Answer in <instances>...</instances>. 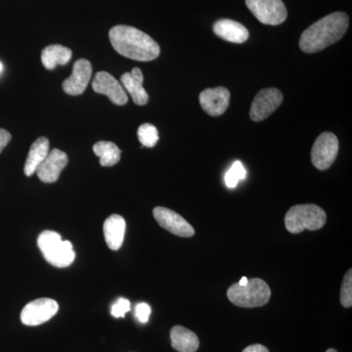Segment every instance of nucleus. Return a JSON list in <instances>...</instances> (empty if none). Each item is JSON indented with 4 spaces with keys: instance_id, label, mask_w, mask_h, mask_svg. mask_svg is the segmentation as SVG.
Masks as SVG:
<instances>
[{
    "instance_id": "nucleus-19",
    "label": "nucleus",
    "mask_w": 352,
    "mask_h": 352,
    "mask_svg": "<svg viewBox=\"0 0 352 352\" xmlns=\"http://www.w3.org/2000/svg\"><path fill=\"white\" fill-rule=\"evenodd\" d=\"M50 143L46 138H39L32 143L27 160H25L24 173L27 176L36 173L39 164L50 154Z\"/></svg>"
},
{
    "instance_id": "nucleus-6",
    "label": "nucleus",
    "mask_w": 352,
    "mask_h": 352,
    "mask_svg": "<svg viewBox=\"0 0 352 352\" xmlns=\"http://www.w3.org/2000/svg\"><path fill=\"white\" fill-rule=\"evenodd\" d=\"M245 4L254 17L264 25H280L288 17L282 0H245Z\"/></svg>"
},
{
    "instance_id": "nucleus-2",
    "label": "nucleus",
    "mask_w": 352,
    "mask_h": 352,
    "mask_svg": "<svg viewBox=\"0 0 352 352\" xmlns=\"http://www.w3.org/2000/svg\"><path fill=\"white\" fill-rule=\"evenodd\" d=\"M349 16L344 12L329 14L307 28L300 38V48L312 54L339 41L349 29Z\"/></svg>"
},
{
    "instance_id": "nucleus-8",
    "label": "nucleus",
    "mask_w": 352,
    "mask_h": 352,
    "mask_svg": "<svg viewBox=\"0 0 352 352\" xmlns=\"http://www.w3.org/2000/svg\"><path fill=\"white\" fill-rule=\"evenodd\" d=\"M59 305L52 298H38L28 303L21 312V321L27 326H38L56 315Z\"/></svg>"
},
{
    "instance_id": "nucleus-11",
    "label": "nucleus",
    "mask_w": 352,
    "mask_h": 352,
    "mask_svg": "<svg viewBox=\"0 0 352 352\" xmlns=\"http://www.w3.org/2000/svg\"><path fill=\"white\" fill-rule=\"evenodd\" d=\"M92 88L96 94L106 95L116 105H126L129 98L122 83L107 72H98L95 76Z\"/></svg>"
},
{
    "instance_id": "nucleus-7",
    "label": "nucleus",
    "mask_w": 352,
    "mask_h": 352,
    "mask_svg": "<svg viewBox=\"0 0 352 352\" xmlns=\"http://www.w3.org/2000/svg\"><path fill=\"white\" fill-rule=\"evenodd\" d=\"M339 140L332 132H323L315 140L311 150V161L315 168L328 170L337 159Z\"/></svg>"
},
{
    "instance_id": "nucleus-3",
    "label": "nucleus",
    "mask_w": 352,
    "mask_h": 352,
    "mask_svg": "<svg viewBox=\"0 0 352 352\" xmlns=\"http://www.w3.org/2000/svg\"><path fill=\"white\" fill-rule=\"evenodd\" d=\"M38 245L47 263L56 267H68L76 258L73 245L62 240L61 235L54 231L45 230L39 234Z\"/></svg>"
},
{
    "instance_id": "nucleus-13",
    "label": "nucleus",
    "mask_w": 352,
    "mask_h": 352,
    "mask_svg": "<svg viewBox=\"0 0 352 352\" xmlns=\"http://www.w3.org/2000/svg\"><path fill=\"white\" fill-rule=\"evenodd\" d=\"M92 76L91 63L87 59H80L73 66L71 76L64 80L63 90L69 95L82 94L87 89L88 82Z\"/></svg>"
},
{
    "instance_id": "nucleus-27",
    "label": "nucleus",
    "mask_w": 352,
    "mask_h": 352,
    "mask_svg": "<svg viewBox=\"0 0 352 352\" xmlns=\"http://www.w3.org/2000/svg\"><path fill=\"white\" fill-rule=\"evenodd\" d=\"M11 134L6 129H0V153L3 151L4 148L10 142Z\"/></svg>"
},
{
    "instance_id": "nucleus-30",
    "label": "nucleus",
    "mask_w": 352,
    "mask_h": 352,
    "mask_svg": "<svg viewBox=\"0 0 352 352\" xmlns=\"http://www.w3.org/2000/svg\"><path fill=\"white\" fill-rule=\"evenodd\" d=\"M2 69H3V65H2L1 62H0V73H1Z\"/></svg>"
},
{
    "instance_id": "nucleus-23",
    "label": "nucleus",
    "mask_w": 352,
    "mask_h": 352,
    "mask_svg": "<svg viewBox=\"0 0 352 352\" xmlns=\"http://www.w3.org/2000/svg\"><path fill=\"white\" fill-rule=\"evenodd\" d=\"M138 135L139 141L144 147L152 148L159 141L157 127L151 124H143L139 126Z\"/></svg>"
},
{
    "instance_id": "nucleus-18",
    "label": "nucleus",
    "mask_w": 352,
    "mask_h": 352,
    "mask_svg": "<svg viewBox=\"0 0 352 352\" xmlns=\"http://www.w3.org/2000/svg\"><path fill=\"white\" fill-rule=\"evenodd\" d=\"M171 346L178 352H196L200 340L195 333L182 326H175L170 331Z\"/></svg>"
},
{
    "instance_id": "nucleus-9",
    "label": "nucleus",
    "mask_w": 352,
    "mask_h": 352,
    "mask_svg": "<svg viewBox=\"0 0 352 352\" xmlns=\"http://www.w3.org/2000/svg\"><path fill=\"white\" fill-rule=\"evenodd\" d=\"M283 102V94L277 88H264L252 100L250 117L254 122H261L272 115Z\"/></svg>"
},
{
    "instance_id": "nucleus-10",
    "label": "nucleus",
    "mask_w": 352,
    "mask_h": 352,
    "mask_svg": "<svg viewBox=\"0 0 352 352\" xmlns=\"http://www.w3.org/2000/svg\"><path fill=\"white\" fill-rule=\"evenodd\" d=\"M155 219L159 226L179 237L189 238L194 236L195 230L188 221H186L182 215L173 212L170 208L157 207L153 210Z\"/></svg>"
},
{
    "instance_id": "nucleus-28",
    "label": "nucleus",
    "mask_w": 352,
    "mask_h": 352,
    "mask_svg": "<svg viewBox=\"0 0 352 352\" xmlns=\"http://www.w3.org/2000/svg\"><path fill=\"white\" fill-rule=\"evenodd\" d=\"M243 352H270L267 347L261 346V344H252V346L245 347Z\"/></svg>"
},
{
    "instance_id": "nucleus-21",
    "label": "nucleus",
    "mask_w": 352,
    "mask_h": 352,
    "mask_svg": "<svg viewBox=\"0 0 352 352\" xmlns=\"http://www.w3.org/2000/svg\"><path fill=\"white\" fill-rule=\"evenodd\" d=\"M94 152L100 159L102 166H113L120 160V148L110 141H100L94 146Z\"/></svg>"
},
{
    "instance_id": "nucleus-26",
    "label": "nucleus",
    "mask_w": 352,
    "mask_h": 352,
    "mask_svg": "<svg viewBox=\"0 0 352 352\" xmlns=\"http://www.w3.org/2000/svg\"><path fill=\"white\" fill-rule=\"evenodd\" d=\"M151 307L145 302L138 303L135 307V316L141 323H147L151 315Z\"/></svg>"
},
{
    "instance_id": "nucleus-4",
    "label": "nucleus",
    "mask_w": 352,
    "mask_h": 352,
    "mask_svg": "<svg viewBox=\"0 0 352 352\" xmlns=\"http://www.w3.org/2000/svg\"><path fill=\"white\" fill-rule=\"evenodd\" d=\"M327 221L323 208L312 204L296 205L289 208L285 217L287 230L293 234L305 230L315 231L322 228Z\"/></svg>"
},
{
    "instance_id": "nucleus-5",
    "label": "nucleus",
    "mask_w": 352,
    "mask_h": 352,
    "mask_svg": "<svg viewBox=\"0 0 352 352\" xmlns=\"http://www.w3.org/2000/svg\"><path fill=\"white\" fill-rule=\"evenodd\" d=\"M227 296L233 305L239 307H261L270 302V286L259 278L249 280L247 285L233 284L227 291Z\"/></svg>"
},
{
    "instance_id": "nucleus-1",
    "label": "nucleus",
    "mask_w": 352,
    "mask_h": 352,
    "mask_svg": "<svg viewBox=\"0 0 352 352\" xmlns=\"http://www.w3.org/2000/svg\"><path fill=\"white\" fill-rule=\"evenodd\" d=\"M109 38L119 54L136 61H152L161 52L159 44L151 36L129 25H115L109 32Z\"/></svg>"
},
{
    "instance_id": "nucleus-15",
    "label": "nucleus",
    "mask_w": 352,
    "mask_h": 352,
    "mask_svg": "<svg viewBox=\"0 0 352 352\" xmlns=\"http://www.w3.org/2000/svg\"><path fill=\"white\" fill-rule=\"evenodd\" d=\"M144 76L139 68L132 69L131 73L124 74L120 76V83L126 90L134 103L138 106H144L149 101V95L143 87Z\"/></svg>"
},
{
    "instance_id": "nucleus-22",
    "label": "nucleus",
    "mask_w": 352,
    "mask_h": 352,
    "mask_svg": "<svg viewBox=\"0 0 352 352\" xmlns=\"http://www.w3.org/2000/svg\"><path fill=\"white\" fill-rule=\"evenodd\" d=\"M247 177V170L240 161L235 162L229 168L224 176V182L228 188L233 189L237 186L238 183Z\"/></svg>"
},
{
    "instance_id": "nucleus-31",
    "label": "nucleus",
    "mask_w": 352,
    "mask_h": 352,
    "mask_svg": "<svg viewBox=\"0 0 352 352\" xmlns=\"http://www.w3.org/2000/svg\"><path fill=\"white\" fill-rule=\"evenodd\" d=\"M326 352H338V351H336V349H328V351Z\"/></svg>"
},
{
    "instance_id": "nucleus-16",
    "label": "nucleus",
    "mask_w": 352,
    "mask_h": 352,
    "mask_svg": "<svg viewBox=\"0 0 352 352\" xmlns=\"http://www.w3.org/2000/svg\"><path fill=\"white\" fill-rule=\"evenodd\" d=\"M126 223L120 214H112L104 222L103 232L109 249L118 251L122 248L126 234Z\"/></svg>"
},
{
    "instance_id": "nucleus-14",
    "label": "nucleus",
    "mask_w": 352,
    "mask_h": 352,
    "mask_svg": "<svg viewBox=\"0 0 352 352\" xmlns=\"http://www.w3.org/2000/svg\"><path fill=\"white\" fill-rule=\"evenodd\" d=\"M69 159L66 153L59 149L51 150L43 163L36 168V173L44 183L57 182L62 170L68 164Z\"/></svg>"
},
{
    "instance_id": "nucleus-20",
    "label": "nucleus",
    "mask_w": 352,
    "mask_h": 352,
    "mask_svg": "<svg viewBox=\"0 0 352 352\" xmlns=\"http://www.w3.org/2000/svg\"><path fill=\"white\" fill-rule=\"evenodd\" d=\"M73 53L69 48L60 44L46 46L41 52V62L47 69H54L59 65L68 64Z\"/></svg>"
},
{
    "instance_id": "nucleus-29",
    "label": "nucleus",
    "mask_w": 352,
    "mask_h": 352,
    "mask_svg": "<svg viewBox=\"0 0 352 352\" xmlns=\"http://www.w3.org/2000/svg\"><path fill=\"white\" fill-rule=\"evenodd\" d=\"M248 281H249V279L247 277H242V279L238 282V284L241 285V286H245V285H247Z\"/></svg>"
},
{
    "instance_id": "nucleus-12",
    "label": "nucleus",
    "mask_w": 352,
    "mask_h": 352,
    "mask_svg": "<svg viewBox=\"0 0 352 352\" xmlns=\"http://www.w3.org/2000/svg\"><path fill=\"white\" fill-rule=\"evenodd\" d=\"M203 110L212 117H219L226 113L230 103V92L227 88L219 87L208 88L199 96Z\"/></svg>"
},
{
    "instance_id": "nucleus-17",
    "label": "nucleus",
    "mask_w": 352,
    "mask_h": 352,
    "mask_svg": "<svg viewBox=\"0 0 352 352\" xmlns=\"http://www.w3.org/2000/svg\"><path fill=\"white\" fill-rule=\"evenodd\" d=\"M214 32L220 38L233 43H244L250 36L249 31L244 25L229 19H221L215 22Z\"/></svg>"
},
{
    "instance_id": "nucleus-24",
    "label": "nucleus",
    "mask_w": 352,
    "mask_h": 352,
    "mask_svg": "<svg viewBox=\"0 0 352 352\" xmlns=\"http://www.w3.org/2000/svg\"><path fill=\"white\" fill-rule=\"evenodd\" d=\"M340 303L346 308L352 305V270L347 271L340 289Z\"/></svg>"
},
{
    "instance_id": "nucleus-25",
    "label": "nucleus",
    "mask_w": 352,
    "mask_h": 352,
    "mask_svg": "<svg viewBox=\"0 0 352 352\" xmlns=\"http://www.w3.org/2000/svg\"><path fill=\"white\" fill-rule=\"evenodd\" d=\"M129 310H131V302L126 298H120L113 303L111 314L116 318H124Z\"/></svg>"
}]
</instances>
